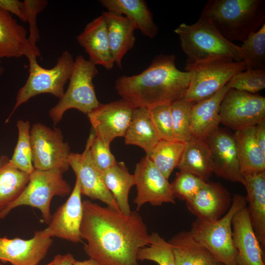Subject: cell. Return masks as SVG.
<instances>
[{
  "label": "cell",
  "instance_id": "cell-1",
  "mask_svg": "<svg viewBox=\"0 0 265 265\" xmlns=\"http://www.w3.org/2000/svg\"><path fill=\"white\" fill-rule=\"evenodd\" d=\"M81 239L86 255L102 265H139L140 249L149 245L147 227L137 211L126 214L90 200L82 201Z\"/></svg>",
  "mask_w": 265,
  "mask_h": 265
},
{
  "label": "cell",
  "instance_id": "cell-2",
  "mask_svg": "<svg viewBox=\"0 0 265 265\" xmlns=\"http://www.w3.org/2000/svg\"><path fill=\"white\" fill-rule=\"evenodd\" d=\"M190 81V73L177 68L174 54H160L140 73L118 78L115 88L133 107L149 108L184 98Z\"/></svg>",
  "mask_w": 265,
  "mask_h": 265
},
{
  "label": "cell",
  "instance_id": "cell-3",
  "mask_svg": "<svg viewBox=\"0 0 265 265\" xmlns=\"http://www.w3.org/2000/svg\"><path fill=\"white\" fill-rule=\"evenodd\" d=\"M200 17L228 41L243 42L265 24L264 0H209Z\"/></svg>",
  "mask_w": 265,
  "mask_h": 265
},
{
  "label": "cell",
  "instance_id": "cell-4",
  "mask_svg": "<svg viewBox=\"0 0 265 265\" xmlns=\"http://www.w3.org/2000/svg\"><path fill=\"white\" fill-rule=\"evenodd\" d=\"M174 32L186 55V64H199L223 58L242 61L239 46L224 38L207 19L199 17L193 24H181Z\"/></svg>",
  "mask_w": 265,
  "mask_h": 265
},
{
  "label": "cell",
  "instance_id": "cell-5",
  "mask_svg": "<svg viewBox=\"0 0 265 265\" xmlns=\"http://www.w3.org/2000/svg\"><path fill=\"white\" fill-rule=\"evenodd\" d=\"M246 206L245 197L235 194L230 209L221 218L213 221L196 218L191 223L189 232L193 237L224 265H238L232 222L234 215Z\"/></svg>",
  "mask_w": 265,
  "mask_h": 265
},
{
  "label": "cell",
  "instance_id": "cell-6",
  "mask_svg": "<svg viewBox=\"0 0 265 265\" xmlns=\"http://www.w3.org/2000/svg\"><path fill=\"white\" fill-rule=\"evenodd\" d=\"M98 72L96 65L91 61L81 55L76 57L68 87L49 111L50 117L55 125L70 109H76L87 114L100 105L93 83Z\"/></svg>",
  "mask_w": 265,
  "mask_h": 265
},
{
  "label": "cell",
  "instance_id": "cell-7",
  "mask_svg": "<svg viewBox=\"0 0 265 265\" xmlns=\"http://www.w3.org/2000/svg\"><path fill=\"white\" fill-rule=\"evenodd\" d=\"M58 169H35L30 175L29 181L19 197L0 212V220L3 219L12 210L28 206L38 209L43 221L48 224L52 218L50 210L52 198L55 196H64L71 192L70 185Z\"/></svg>",
  "mask_w": 265,
  "mask_h": 265
},
{
  "label": "cell",
  "instance_id": "cell-8",
  "mask_svg": "<svg viewBox=\"0 0 265 265\" xmlns=\"http://www.w3.org/2000/svg\"><path fill=\"white\" fill-rule=\"evenodd\" d=\"M27 59L28 77L17 92L15 106L6 122L21 105L37 95L50 93L60 99L64 93V87L69 80L75 62L72 54L67 51L61 53L55 65L51 69L40 66L35 57Z\"/></svg>",
  "mask_w": 265,
  "mask_h": 265
},
{
  "label": "cell",
  "instance_id": "cell-9",
  "mask_svg": "<svg viewBox=\"0 0 265 265\" xmlns=\"http://www.w3.org/2000/svg\"><path fill=\"white\" fill-rule=\"evenodd\" d=\"M246 70L243 61L223 58L195 64H186L190 81L184 99L196 103L208 99L223 87L237 74Z\"/></svg>",
  "mask_w": 265,
  "mask_h": 265
},
{
  "label": "cell",
  "instance_id": "cell-10",
  "mask_svg": "<svg viewBox=\"0 0 265 265\" xmlns=\"http://www.w3.org/2000/svg\"><path fill=\"white\" fill-rule=\"evenodd\" d=\"M32 163L35 169H58L63 173L70 165V146L63 141L61 131L52 129L41 123H35L30 128Z\"/></svg>",
  "mask_w": 265,
  "mask_h": 265
},
{
  "label": "cell",
  "instance_id": "cell-11",
  "mask_svg": "<svg viewBox=\"0 0 265 265\" xmlns=\"http://www.w3.org/2000/svg\"><path fill=\"white\" fill-rule=\"evenodd\" d=\"M220 123L236 131L265 120V97L229 89L220 106Z\"/></svg>",
  "mask_w": 265,
  "mask_h": 265
},
{
  "label": "cell",
  "instance_id": "cell-12",
  "mask_svg": "<svg viewBox=\"0 0 265 265\" xmlns=\"http://www.w3.org/2000/svg\"><path fill=\"white\" fill-rule=\"evenodd\" d=\"M137 194L134 199L136 211L149 203L154 206L175 203L171 184L147 156L135 166L133 174Z\"/></svg>",
  "mask_w": 265,
  "mask_h": 265
},
{
  "label": "cell",
  "instance_id": "cell-13",
  "mask_svg": "<svg viewBox=\"0 0 265 265\" xmlns=\"http://www.w3.org/2000/svg\"><path fill=\"white\" fill-rule=\"evenodd\" d=\"M95 136L93 131L89 136L84 151L80 154L70 153L68 162L79 182L82 195L91 200H99L107 206L119 210L112 195L104 184L102 172L91 157L90 148Z\"/></svg>",
  "mask_w": 265,
  "mask_h": 265
},
{
  "label": "cell",
  "instance_id": "cell-14",
  "mask_svg": "<svg viewBox=\"0 0 265 265\" xmlns=\"http://www.w3.org/2000/svg\"><path fill=\"white\" fill-rule=\"evenodd\" d=\"M135 108L121 99L102 104L88 113L96 137L110 146L118 137H124Z\"/></svg>",
  "mask_w": 265,
  "mask_h": 265
},
{
  "label": "cell",
  "instance_id": "cell-15",
  "mask_svg": "<svg viewBox=\"0 0 265 265\" xmlns=\"http://www.w3.org/2000/svg\"><path fill=\"white\" fill-rule=\"evenodd\" d=\"M81 195L80 183L76 178L68 198L52 215L48 227L42 230L45 236L74 243L81 241L80 228L83 213Z\"/></svg>",
  "mask_w": 265,
  "mask_h": 265
},
{
  "label": "cell",
  "instance_id": "cell-16",
  "mask_svg": "<svg viewBox=\"0 0 265 265\" xmlns=\"http://www.w3.org/2000/svg\"><path fill=\"white\" fill-rule=\"evenodd\" d=\"M52 238L42 230L35 232L27 239L0 236V262L11 265H38L52 245Z\"/></svg>",
  "mask_w": 265,
  "mask_h": 265
},
{
  "label": "cell",
  "instance_id": "cell-17",
  "mask_svg": "<svg viewBox=\"0 0 265 265\" xmlns=\"http://www.w3.org/2000/svg\"><path fill=\"white\" fill-rule=\"evenodd\" d=\"M205 141L212 159L213 173L218 177L242 184L244 177L240 169L234 135L219 127Z\"/></svg>",
  "mask_w": 265,
  "mask_h": 265
},
{
  "label": "cell",
  "instance_id": "cell-18",
  "mask_svg": "<svg viewBox=\"0 0 265 265\" xmlns=\"http://www.w3.org/2000/svg\"><path fill=\"white\" fill-rule=\"evenodd\" d=\"M232 202V197L222 185L208 182L192 199L186 202V205L196 218L213 221L227 212Z\"/></svg>",
  "mask_w": 265,
  "mask_h": 265
},
{
  "label": "cell",
  "instance_id": "cell-19",
  "mask_svg": "<svg viewBox=\"0 0 265 265\" xmlns=\"http://www.w3.org/2000/svg\"><path fill=\"white\" fill-rule=\"evenodd\" d=\"M246 206L232 219L233 244L238 265H265L263 250L251 225Z\"/></svg>",
  "mask_w": 265,
  "mask_h": 265
},
{
  "label": "cell",
  "instance_id": "cell-20",
  "mask_svg": "<svg viewBox=\"0 0 265 265\" xmlns=\"http://www.w3.org/2000/svg\"><path fill=\"white\" fill-rule=\"evenodd\" d=\"M41 56L37 45L31 43L27 31L13 18L12 14L0 9V57L20 58Z\"/></svg>",
  "mask_w": 265,
  "mask_h": 265
},
{
  "label": "cell",
  "instance_id": "cell-21",
  "mask_svg": "<svg viewBox=\"0 0 265 265\" xmlns=\"http://www.w3.org/2000/svg\"><path fill=\"white\" fill-rule=\"evenodd\" d=\"M76 39L87 53L89 60L92 63L96 65H101L108 70L113 68L115 63L103 15L88 23Z\"/></svg>",
  "mask_w": 265,
  "mask_h": 265
},
{
  "label": "cell",
  "instance_id": "cell-22",
  "mask_svg": "<svg viewBox=\"0 0 265 265\" xmlns=\"http://www.w3.org/2000/svg\"><path fill=\"white\" fill-rule=\"evenodd\" d=\"M246 206L254 231L265 249V171L243 176Z\"/></svg>",
  "mask_w": 265,
  "mask_h": 265
},
{
  "label": "cell",
  "instance_id": "cell-23",
  "mask_svg": "<svg viewBox=\"0 0 265 265\" xmlns=\"http://www.w3.org/2000/svg\"><path fill=\"white\" fill-rule=\"evenodd\" d=\"M228 89L226 85L211 97L193 104L190 116L192 137L205 140L219 128L220 106Z\"/></svg>",
  "mask_w": 265,
  "mask_h": 265
},
{
  "label": "cell",
  "instance_id": "cell-24",
  "mask_svg": "<svg viewBox=\"0 0 265 265\" xmlns=\"http://www.w3.org/2000/svg\"><path fill=\"white\" fill-rule=\"evenodd\" d=\"M102 15L105 20L114 63L122 69L123 58L134 45L135 28L124 15L108 11L103 12Z\"/></svg>",
  "mask_w": 265,
  "mask_h": 265
},
{
  "label": "cell",
  "instance_id": "cell-25",
  "mask_svg": "<svg viewBox=\"0 0 265 265\" xmlns=\"http://www.w3.org/2000/svg\"><path fill=\"white\" fill-rule=\"evenodd\" d=\"M101 4L108 11L124 15L144 35L155 38L158 27L147 3L143 0H101Z\"/></svg>",
  "mask_w": 265,
  "mask_h": 265
},
{
  "label": "cell",
  "instance_id": "cell-26",
  "mask_svg": "<svg viewBox=\"0 0 265 265\" xmlns=\"http://www.w3.org/2000/svg\"><path fill=\"white\" fill-rule=\"evenodd\" d=\"M168 242L172 246L176 265H224L189 231H181Z\"/></svg>",
  "mask_w": 265,
  "mask_h": 265
},
{
  "label": "cell",
  "instance_id": "cell-27",
  "mask_svg": "<svg viewBox=\"0 0 265 265\" xmlns=\"http://www.w3.org/2000/svg\"><path fill=\"white\" fill-rule=\"evenodd\" d=\"M180 171L191 173L205 182L213 173L214 165L205 140L192 137L186 145L177 167Z\"/></svg>",
  "mask_w": 265,
  "mask_h": 265
},
{
  "label": "cell",
  "instance_id": "cell-28",
  "mask_svg": "<svg viewBox=\"0 0 265 265\" xmlns=\"http://www.w3.org/2000/svg\"><path fill=\"white\" fill-rule=\"evenodd\" d=\"M255 126L237 130L233 134L243 176L265 171V154L257 142Z\"/></svg>",
  "mask_w": 265,
  "mask_h": 265
},
{
  "label": "cell",
  "instance_id": "cell-29",
  "mask_svg": "<svg viewBox=\"0 0 265 265\" xmlns=\"http://www.w3.org/2000/svg\"><path fill=\"white\" fill-rule=\"evenodd\" d=\"M124 138L126 144L138 146L144 150L147 156H150L160 139L147 108L134 109Z\"/></svg>",
  "mask_w": 265,
  "mask_h": 265
},
{
  "label": "cell",
  "instance_id": "cell-30",
  "mask_svg": "<svg viewBox=\"0 0 265 265\" xmlns=\"http://www.w3.org/2000/svg\"><path fill=\"white\" fill-rule=\"evenodd\" d=\"M102 175L104 184L112 195L120 211L129 214L132 212L129 193L135 185L133 174L130 173L124 162L117 161L112 166L102 171Z\"/></svg>",
  "mask_w": 265,
  "mask_h": 265
},
{
  "label": "cell",
  "instance_id": "cell-31",
  "mask_svg": "<svg viewBox=\"0 0 265 265\" xmlns=\"http://www.w3.org/2000/svg\"><path fill=\"white\" fill-rule=\"evenodd\" d=\"M2 156L0 165V212L14 201L27 184L30 175L12 166Z\"/></svg>",
  "mask_w": 265,
  "mask_h": 265
},
{
  "label": "cell",
  "instance_id": "cell-32",
  "mask_svg": "<svg viewBox=\"0 0 265 265\" xmlns=\"http://www.w3.org/2000/svg\"><path fill=\"white\" fill-rule=\"evenodd\" d=\"M186 142L180 141L160 140L148 157L168 179L179 163Z\"/></svg>",
  "mask_w": 265,
  "mask_h": 265
},
{
  "label": "cell",
  "instance_id": "cell-33",
  "mask_svg": "<svg viewBox=\"0 0 265 265\" xmlns=\"http://www.w3.org/2000/svg\"><path fill=\"white\" fill-rule=\"evenodd\" d=\"M18 131L17 142L13 154L9 161L16 169L30 175L35 168L32 163V153L30 142V125L28 121H17Z\"/></svg>",
  "mask_w": 265,
  "mask_h": 265
},
{
  "label": "cell",
  "instance_id": "cell-34",
  "mask_svg": "<svg viewBox=\"0 0 265 265\" xmlns=\"http://www.w3.org/2000/svg\"><path fill=\"white\" fill-rule=\"evenodd\" d=\"M246 70H265V24L239 46Z\"/></svg>",
  "mask_w": 265,
  "mask_h": 265
},
{
  "label": "cell",
  "instance_id": "cell-35",
  "mask_svg": "<svg viewBox=\"0 0 265 265\" xmlns=\"http://www.w3.org/2000/svg\"><path fill=\"white\" fill-rule=\"evenodd\" d=\"M137 258L153 261L159 265H176L171 245L157 232L150 234L149 245L139 249Z\"/></svg>",
  "mask_w": 265,
  "mask_h": 265
},
{
  "label": "cell",
  "instance_id": "cell-36",
  "mask_svg": "<svg viewBox=\"0 0 265 265\" xmlns=\"http://www.w3.org/2000/svg\"><path fill=\"white\" fill-rule=\"evenodd\" d=\"M194 104L182 98L171 104L173 134L175 140L186 142L192 137L190 116Z\"/></svg>",
  "mask_w": 265,
  "mask_h": 265
},
{
  "label": "cell",
  "instance_id": "cell-37",
  "mask_svg": "<svg viewBox=\"0 0 265 265\" xmlns=\"http://www.w3.org/2000/svg\"><path fill=\"white\" fill-rule=\"evenodd\" d=\"M229 89L256 94L265 88V70H245L236 74L227 83Z\"/></svg>",
  "mask_w": 265,
  "mask_h": 265
},
{
  "label": "cell",
  "instance_id": "cell-38",
  "mask_svg": "<svg viewBox=\"0 0 265 265\" xmlns=\"http://www.w3.org/2000/svg\"><path fill=\"white\" fill-rule=\"evenodd\" d=\"M206 183L191 173L180 171L170 184L174 198L186 202L192 199Z\"/></svg>",
  "mask_w": 265,
  "mask_h": 265
},
{
  "label": "cell",
  "instance_id": "cell-39",
  "mask_svg": "<svg viewBox=\"0 0 265 265\" xmlns=\"http://www.w3.org/2000/svg\"><path fill=\"white\" fill-rule=\"evenodd\" d=\"M148 109L160 140H175L173 134L171 105L162 104Z\"/></svg>",
  "mask_w": 265,
  "mask_h": 265
},
{
  "label": "cell",
  "instance_id": "cell-40",
  "mask_svg": "<svg viewBox=\"0 0 265 265\" xmlns=\"http://www.w3.org/2000/svg\"><path fill=\"white\" fill-rule=\"evenodd\" d=\"M46 0H25L22 2L21 10L29 24L28 39L34 45L39 39V32L37 26V17L47 6Z\"/></svg>",
  "mask_w": 265,
  "mask_h": 265
},
{
  "label": "cell",
  "instance_id": "cell-41",
  "mask_svg": "<svg viewBox=\"0 0 265 265\" xmlns=\"http://www.w3.org/2000/svg\"><path fill=\"white\" fill-rule=\"evenodd\" d=\"M90 152L93 161L101 172L111 167L117 162L110 151L109 145L96 136L91 143Z\"/></svg>",
  "mask_w": 265,
  "mask_h": 265
},
{
  "label": "cell",
  "instance_id": "cell-42",
  "mask_svg": "<svg viewBox=\"0 0 265 265\" xmlns=\"http://www.w3.org/2000/svg\"><path fill=\"white\" fill-rule=\"evenodd\" d=\"M22 1L19 0H0V9L13 14L23 22L26 20L21 10Z\"/></svg>",
  "mask_w": 265,
  "mask_h": 265
},
{
  "label": "cell",
  "instance_id": "cell-43",
  "mask_svg": "<svg viewBox=\"0 0 265 265\" xmlns=\"http://www.w3.org/2000/svg\"><path fill=\"white\" fill-rule=\"evenodd\" d=\"M255 135L259 146L265 154V120L255 125Z\"/></svg>",
  "mask_w": 265,
  "mask_h": 265
},
{
  "label": "cell",
  "instance_id": "cell-44",
  "mask_svg": "<svg viewBox=\"0 0 265 265\" xmlns=\"http://www.w3.org/2000/svg\"><path fill=\"white\" fill-rule=\"evenodd\" d=\"M73 265H102L95 260L90 258L88 260L80 261L75 259L73 261Z\"/></svg>",
  "mask_w": 265,
  "mask_h": 265
},
{
  "label": "cell",
  "instance_id": "cell-45",
  "mask_svg": "<svg viewBox=\"0 0 265 265\" xmlns=\"http://www.w3.org/2000/svg\"><path fill=\"white\" fill-rule=\"evenodd\" d=\"M74 259V256L70 253L63 255L59 265H73Z\"/></svg>",
  "mask_w": 265,
  "mask_h": 265
},
{
  "label": "cell",
  "instance_id": "cell-46",
  "mask_svg": "<svg viewBox=\"0 0 265 265\" xmlns=\"http://www.w3.org/2000/svg\"><path fill=\"white\" fill-rule=\"evenodd\" d=\"M62 257V255H57L53 258V260L51 262L45 265H59Z\"/></svg>",
  "mask_w": 265,
  "mask_h": 265
},
{
  "label": "cell",
  "instance_id": "cell-47",
  "mask_svg": "<svg viewBox=\"0 0 265 265\" xmlns=\"http://www.w3.org/2000/svg\"><path fill=\"white\" fill-rule=\"evenodd\" d=\"M1 58L0 57V77L3 74L4 69L2 64Z\"/></svg>",
  "mask_w": 265,
  "mask_h": 265
},
{
  "label": "cell",
  "instance_id": "cell-48",
  "mask_svg": "<svg viewBox=\"0 0 265 265\" xmlns=\"http://www.w3.org/2000/svg\"><path fill=\"white\" fill-rule=\"evenodd\" d=\"M0 265H3L1 262H0Z\"/></svg>",
  "mask_w": 265,
  "mask_h": 265
}]
</instances>
